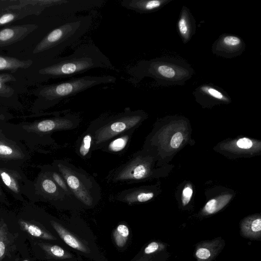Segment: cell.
I'll use <instances>...</instances> for the list:
<instances>
[{"instance_id":"1","label":"cell","mask_w":261,"mask_h":261,"mask_svg":"<svg viewBox=\"0 0 261 261\" xmlns=\"http://www.w3.org/2000/svg\"><path fill=\"white\" fill-rule=\"evenodd\" d=\"M94 68L115 70L109 58L91 43L76 48L68 56L53 60L39 69L38 73L46 79L65 78Z\"/></svg>"},{"instance_id":"2","label":"cell","mask_w":261,"mask_h":261,"mask_svg":"<svg viewBox=\"0 0 261 261\" xmlns=\"http://www.w3.org/2000/svg\"><path fill=\"white\" fill-rule=\"evenodd\" d=\"M127 72L134 84H138L145 77H150L159 85L167 86L185 85L192 77L194 70L182 59L162 57L140 60Z\"/></svg>"},{"instance_id":"3","label":"cell","mask_w":261,"mask_h":261,"mask_svg":"<svg viewBox=\"0 0 261 261\" xmlns=\"http://www.w3.org/2000/svg\"><path fill=\"white\" fill-rule=\"evenodd\" d=\"M91 15H73L64 18L53 28L35 47L34 54L48 53L55 56L76 42L92 23Z\"/></svg>"},{"instance_id":"4","label":"cell","mask_w":261,"mask_h":261,"mask_svg":"<svg viewBox=\"0 0 261 261\" xmlns=\"http://www.w3.org/2000/svg\"><path fill=\"white\" fill-rule=\"evenodd\" d=\"M146 115L142 110H132L129 107L119 113L102 116L93 120L87 129L93 136V151L101 149L113 138L127 131L136 129Z\"/></svg>"},{"instance_id":"5","label":"cell","mask_w":261,"mask_h":261,"mask_svg":"<svg viewBox=\"0 0 261 261\" xmlns=\"http://www.w3.org/2000/svg\"><path fill=\"white\" fill-rule=\"evenodd\" d=\"M55 167L79 202L90 207L97 203L100 198L101 190L99 185L91 175L67 161L57 162Z\"/></svg>"},{"instance_id":"6","label":"cell","mask_w":261,"mask_h":261,"mask_svg":"<svg viewBox=\"0 0 261 261\" xmlns=\"http://www.w3.org/2000/svg\"><path fill=\"white\" fill-rule=\"evenodd\" d=\"M116 81V77L110 75H86L43 86L38 90V95L48 106H54L89 88L99 85L114 83Z\"/></svg>"},{"instance_id":"7","label":"cell","mask_w":261,"mask_h":261,"mask_svg":"<svg viewBox=\"0 0 261 261\" xmlns=\"http://www.w3.org/2000/svg\"><path fill=\"white\" fill-rule=\"evenodd\" d=\"M148 164L142 152L133 154L124 164L115 169L109 176L114 183L133 184L146 177L148 174Z\"/></svg>"},{"instance_id":"8","label":"cell","mask_w":261,"mask_h":261,"mask_svg":"<svg viewBox=\"0 0 261 261\" xmlns=\"http://www.w3.org/2000/svg\"><path fill=\"white\" fill-rule=\"evenodd\" d=\"M245 48V43L241 37L225 33L220 36L213 43L212 51L218 57L230 59L242 54Z\"/></svg>"},{"instance_id":"9","label":"cell","mask_w":261,"mask_h":261,"mask_svg":"<svg viewBox=\"0 0 261 261\" xmlns=\"http://www.w3.org/2000/svg\"><path fill=\"white\" fill-rule=\"evenodd\" d=\"M193 94L197 101L203 103H228L231 101L229 95L223 89L211 83L198 86Z\"/></svg>"},{"instance_id":"10","label":"cell","mask_w":261,"mask_h":261,"mask_svg":"<svg viewBox=\"0 0 261 261\" xmlns=\"http://www.w3.org/2000/svg\"><path fill=\"white\" fill-rule=\"evenodd\" d=\"M37 24L9 26L0 30V47L10 45L24 39L38 28Z\"/></svg>"},{"instance_id":"11","label":"cell","mask_w":261,"mask_h":261,"mask_svg":"<svg viewBox=\"0 0 261 261\" xmlns=\"http://www.w3.org/2000/svg\"><path fill=\"white\" fill-rule=\"evenodd\" d=\"M177 28L184 44L189 42L196 33V20L190 9L185 6L181 9Z\"/></svg>"},{"instance_id":"12","label":"cell","mask_w":261,"mask_h":261,"mask_svg":"<svg viewBox=\"0 0 261 261\" xmlns=\"http://www.w3.org/2000/svg\"><path fill=\"white\" fill-rule=\"evenodd\" d=\"M172 1L123 0L120 2V5L126 9L145 14L157 11Z\"/></svg>"},{"instance_id":"13","label":"cell","mask_w":261,"mask_h":261,"mask_svg":"<svg viewBox=\"0 0 261 261\" xmlns=\"http://www.w3.org/2000/svg\"><path fill=\"white\" fill-rule=\"evenodd\" d=\"M17 234L11 232L4 220L0 221V261L11 257L16 249L15 241Z\"/></svg>"},{"instance_id":"14","label":"cell","mask_w":261,"mask_h":261,"mask_svg":"<svg viewBox=\"0 0 261 261\" xmlns=\"http://www.w3.org/2000/svg\"><path fill=\"white\" fill-rule=\"evenodd\" d=\"M221 238L202 242L195 251L196 261H212L222 249L224 244Z\"/></svg>"},{"instance_id":"15","label":"cell","mask_w":261,"mask_h":261,"mask_svg":"<svg viewBox=\"0 0 261 261\" xmlns=\"http://www.w3.org/2000/svg\"><path fill=\"white\" fill-rule=\"evenodd\" d=\"M154 193L140 188H133L124 190L116 195V199L120 201L133 204L142 203L151 199Z\"/></svg>"},{"instance_id":"16","label":"cell","mask_w":261,"mask_h":261,"mask_svg":"<svg viewBox=\"0 0 261 261\" xmlns=\"http://www.w3.org/2000/svg\"><path fill=\"white\" fill-rule=\"evenodd\" d=\"M135 129L118 135L107 142L100 149L108 153L120 154L128 148Z\"/></svg>"},{"instance_id":"17","label":"cell","mask_w":261,"mask_h":261,"mask_svg":"<svg viewBox=\"0 0 261 261\" xmlns=\"http://www.w3.org/2000/svg\"><path fill=\"white\" fill-rule=\"evenodd\" d=\"M30 16L18 3L0 9V26L9 24Z\"/></svg>"},{"instance_id":"18","label":"cell","mask_w":261,"mask_h":261,"mask_svg":"<svg viewBox=\"0 0 261 261\" xmlns=\"http://www.w3.org/2000/svg\"><path fill=\"white\" fill-rule=\"evenodd\" d=\"M50 224L63 241L70 247L84 253L89 252L88 248L77 238L59 223L51 221Z\"/></svg>"},{"instance_id":"19","label":"cell","mask_w":261,"mask_h":261,"mask_svg":"<svg viewBox=\"0 0 261 261\" xmlns=\"http://www.w3.org/2000/svg\"><path fill=\"white\" fill-rule=\"evenodd\" d=\"M18 223L22 230L34 238L47 240H56L49 232L36 223L20 219Z\"/></svg>"},{"instance_id":"20","label":"cell","mask_w":261,"mask_h":261,"mask_svg":"<svg viewBox=\"0 0 261 261\" xmlns=\"http://www.w3.org/2000/svg\"><path fill=\"white\" fill-rule=\"evenodd\" d=\"M32 60H19L14 57L0 55V70L15 72L20 69H25L31 67Z\"/></svg>"},{"instance_id":"21","label":"cell","mask_w":261,"mask_h":261,"mask_svg":"<svg viewBox=\"0 0 261 261\" xmlns=\"http://www.w3.org/2000/svg\"><path fill=\"white\" fill-rule=\"evenodd\" d=\"M241 234L250 239H257L261 236V218L251 217L246 218L240 225Z\"/></svg>"},{"instance_id":"22","label":"cell","mask_w":261,"mask_h":261,"mask_svg":"<svg viewBox=\"0 0 261 261\" xmlns=\"http://www.w3.org/2000/svg\"><path fill=\"white\" fill-rule=\"evenodd\" d=\"M93 136L91 131L86 129L79 138L76 147L78 155L83 159L91 157L93 151Z\"/></svg>"},{"instance_id":"23","label":"cell","mask_w":261,"mask_h":261,"mask_svg":"<svg viewBox=\"0 0 261 261\" xmlns=\"http://www.w3.org/2000/svg\"><path fill=\"white\" fill-rule=\"evenodd\" d=\"M18 2L30 15L38 16L50 7L51 0H18Z\"/></svg>"},{"instance_id":"24","label":"cell","mask_w":261,"mask_h":261,"mask_svg":"<svg viewBox=\"0 0 261 261\" xmlns=\"http://www.w3.org/2000/svg\"><path fill=\"white\" fill-rule=\"evenodd\" d=\"M36 244L43 251L48 258L65 260L71 258V255L62 247L48 243L37 242Z\"/></svg>"},{"instance_id":"25","label":"cell","mask_w":261,"mask_h":261,"mask_svg":"<svg viewBox=\"0 0 261 261\" xmlns=\"http://www.w3.org/2000/svg\"><path fill=\"white\" fill-rule=\"evenodd\" d=\"M16 81L15 77L10 73L0 74V96L10 97L14 93L13 88L7 85V83L14 82Z\"/></svg>"},{"instance_id":"26","label":"cell","mask_w":261,"mask_h":261,"mask_svg":"<svg viewBox=\"0 0 261 261\" xmlns=\"http://www.w3.org/2000/svg\"><path fill=\"white\" fill-rule=\"evenodd\" d=\"M129 235V230L126 225H118L113 232V238L116 245L119 248L123 247L127 242Z\"/></svg>"},{"instance_id":"27","label":"cell","mask_w":261,"mask_h":261,"mask_svg":"<svg viewBox=\"0 0 261 261\" xmlns=\"http://www.w3.org/2000/svg\"><path fill=\"white\" fill-rule=\"evenodd\" d=\"M50 177L68 196L71 198L76 199L69 189L65 179L57 169L50 173Z\"/></svg>"},{"instance_id":"28","label":"cell","mask_w":261,"mask_h":261,"mask_svg":"<svg viewBox=\"0 0 261 261\" xmlns=\"http://www.w3.org/2000/svg\"><path fill=\"white\" fill-rule=\"evenodd\" d=\"M226 203V201H219L216 199H212L206 203L203 212L205 215L213 214L221 209Z\"/></svg>"},{"instance_id":"29","label":"cell","mask_w":261,"mask_h":261,"mask_svg":"<svg viewBox=\"0 0 261 261\" xmlns=\"http://www.w3.org/2000/svg\"><path fill=\"white\" fill-rule=\"evenodd\" d=\"M0 176L5 185L13 192L18 191V186L15 179L7 172L1 171Z\"/></svg>"},{"instance_id":"30","label":"cell","mask_w":261,"mask_h":261,"mask_svg":"<svg viewBox=\"0 0 261 261\" xmlns=\"http://www.w3.org/2000/svg\"><path fill=\"white\" fill-rule=\"evenodd\" d=\"M182 140V134L180 132H177L173 135L171 140L170 145L173 148H177L180 145Z\"/></svg>"},{"instance_id":"31","label":"cell","mask_w":261,"mask_h":261,"mask_svg":"<svg viewBox=\"0 0 261 261\" xmlns=\"http://www.w3.org/2000/svg\"><path fill=\"white\" fill-rule=\"evenodd\" d=\"M192 193V189L190 186L187 185L182 191V202L183 205L185 206L188 204L191 200Z\"/></svg>"},{"instance_id":"32","label":"cell","mask_w":261,"mask_h":261,"mask_svg":"<svg viewBox=\"0 0 261 261\" xmlns=\"http://www.w3.org/2000/svg\"><path fill=\"white\" fill-rule=\"evenodd\" d=\"M252 141L246 138L240 139L237 142V146L241 148L249 149L252 146Z\"/></svg>"},{"instance_id":"33","label":"cell","mask_w":261,"mask_h":261,"mask_svg":"<svg viewBox=\"0 0 261 261\" xmlns=\"http://www.w3.org/2000/svg\"><path fill=\"white\" fill-rule=\"evenodd\" d=\"M14 151L12 148L9 146L5 144H0V155L8 156L12 155Z\"/></svg>"},{"instance_id":"34","label":"cell","mask_w":261,"mask_h":261,"mask_svg":"<svg viewBox=\"0 0 261 261\" xmlns=\"http://www.w3.org/2000/svg\"><path fill=\"white\" fill-rule=\"evenodd\" d=\"M17 2L15 0H0V9L12 4L16 3Z\"/></svg>"},{"instance_id":"35","label":"cell","mask_w":261,"mask_h":261,"mask_svg":"<svg viewBox=\"0 0 261 261\" xmlns=\"http://www.w3.org/2000/svg\"><path fill=\"white\" fill-rule=\"evenodd\" d=\"M22 261H30L29 259H24Z\"/></svg>"}]
</instances>
